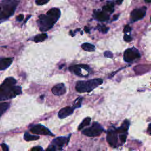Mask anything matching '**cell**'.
Segmentation results:
<instances>
[{"label": "cell", "instance_id": "obj_1", "mask_svg": "<svg viewBox=\"0 0 151 151\" xmlns=\"http://www.w3.org/2000/svg\"><path fill=\"white\" fill-rule=\"evenodd\" d=\"M16 83V80L11 77H7L4 80L0 87L1 101L14 98L21 93V87L15 86Z\"/></svg>", "mask_w": 151, "mask_h": 151}, {"label": "cell", "instance_id": "obj_2", "mask_svg": "<svg viewBox=\"0 0 151 151\" xmlns=\"http://www.w3.org/2000/svg\"><path fill=\"white\" fill-rule=\"evenodd\" d=\"M60 10L53 8L47 11L46 14H41L39 17L37 24L40 30L42 32L51 29L60 17Z\"/></svg>", "mask_w": 151, "mask_h": 151}, {"label": "cell", "instance_id": "obj_3", "mask_svg": "<svg viewBox=\"0 0 151 151\" xmlns=\"http://www.w3.org/2000/svg\"><path fill=\"white\" fill-rule=\"evenodd\" d=\"M18 4V0H3L0 7L1 21H3L13 16Z\"/></svg>", "mask_w": 151, "mask_h": 151}, {"label": "cell", "instance_id": "obj_4", "mask_svg": "<svg viewBox=\"0 0 151 151\" xmlns=\"http://www.w3.org/2000/svg\"><path fill=\"white\" fill-rule=\"evenodd\" d=\"M102 79H94L86 81H78L76 85V90L79 93L90 92L103 83Z\"/></svg>", "mask_w": 151, "mask_h": 151}, {"label": "cell", "instance_id": "obj_5", "mask_svg": "<svg viewBox=\"0 0 151 151\" xmlns=\"http://www.w3.org/2000/svg\"><path fill=\"white\" fill-rule=\"evenodd\" d=\"M103 131V127L98 123L96 122L89 128L83 131V134L89 137H96L100 135Z\"/></svg>", "mask_w": 151, "mask_h": 151}, {"label": "cell", "instance_id": "obj_6", "mask_svg": "<svg viewBox=\"0 0 151 151\" xmlns=\"http://www.w3.org/2000/svg\"><path fill=\"white\" fill-rule=\"evenodd\" d=\"M141 55L138 50L135 48H131L127 49L123 55V59L126 62H131L138 58H140Z\"/></svg>", "mask_w": 151, "mask_h": 151}, {"label": "cell", "instance_id": "obj_7", "mask_svg": "<svg viewBox=\"0 0 151 151\" xmlns=\"http://www.w3.org/2000/svg\"><path fill=\"white\" fill-rule=\"evenodd\" d=\"M146 13V7H143L141 8H137L133 10L131 14V21L135 22L143 18Z\"/></svg>", "mask_w": 151, "mask_h": 151}, {"label": "cell", "instance_id": "obj_8", "mask_svg": "<svg viewBox=\"0 0 151 151\" xmlns=\"http://www.w3.org/2000/svg\"><path fill=\"white\" fill-rule=\"evenodd\" d=\"M30 131L34 134L42 135H53L51 132L45 127L44 126L41 125H36L33 126Z\"/></svg>", "mask_w": 151, "mask_h": 151}, {"label": "cell", "instance_id": "obj_9", "mask_svg": "<svg viewBox=\"0 0 151 151\" xmlns=\"http://www.w3.org/2000/svg\"><path fill=\"white\" fill-rule=\"evenodd\" d=\"M84 68L87 72H89L90 67L87 65L85 64H79V65H74L69 67L70 71L73 72L77 76H83L82 74V69Z\"/></svg>", "mask_w": 151, "mask_h": 151}, {"label": "cell", "instance_id": "obj_10", "mask_svg": "<svg viewBox=\"0 0 151 151\" xmlns=\"http://www.w3.org/2000/svg\"><path fill=\"white\" fill-rule=\"evenodd\" d=\"M106 139L110 145L115 147L116 146L118 142L117 131H116L114 130L109 131L108 132Z\"/></svg>", "mask_w": 151, "mask_h": 151}, {"label": "cell", "instance_id": "obj_11", "mask_svg": "<svg viewBox=\"0 0 151 151\" xmlns=\"http://www.w3.org/2000/svg\"><path fill=\"white\" fill-rule=\"evenodd\" d=\"M52 93L56 96H62L66 93V88L63 83L58 84L52 88Z\"/></svg>", "mask_w": 151, "mask_h": 151}, {"label": "cell", "instance_id": "obj_12", "mask_svg": "<svg viewBox=\"0 0 151 151\" xmlns=\"http://www.w3.org/2000/svg\"><path fill=\"white\" fill-rule=\"evenodd\" d=\"M74 109V108H71L70 106L64 108L59 111V113H58V117L60 119H64L68 117V116L71 115L73 113Z\"/></svg>", "mask_w": 151, "mask_h": 151}, {"label": "cell", "instance_id": "obj_13", "mask_svg": "<svg viewBox=\"0 0 151 151\" xmlns=\"http://www.w3.org/2000/svg\"><path fill=\"white\" fill-rule=\"evenodd\" d=\"M94 17L99 21H106L109 19V16L105 11H94Z\"/></svg>", "mask_w": 151, "mask_h": 151}, {"label": "cell", "instance_id": "obj_14", "mask_svg": "<svg viewBox=\"0 0 151 151\" xmlns=\"http://www.w3.org/2000/svg\"><path fill=\"white\" fill-rule=\"evenodd\" d=\"M67 141V138L66 137L60 136L53 139V141H52V144L54 145L59 147L60 149H61V148L63 146V145L66 143Z\"/></svg>", "mask_w": 151, "mask_h": 151}, {"label": "cell", "instance_id": "obj_15", "mask_svg": "<svg viewBox=\"0 0 151 151\" xmlns=\"http://www.w3.org/2000/svg\"><path fill=\"white\" fill-rule=\"evenodd\" d=\"M13 62L12 58H2L0 60V69L1 70L7 68Z\"/></svg>", "mask_w": 151, "mask_h": 151}, {"label": "cell", "instance_id": "obj_16", "mask_svg": "<svg viewBox=\"0 0 151 151\" xmlns=\"http://www.w3.org/2000/svg\"><path fill=\"white\" fill-rule=\"evenodd\" d=\"M149 70V67L148 66L145 65H138L134 68V70L135 71L137 74H144L147 72Z\"/></svg>", "mask_w": 151, "mask_h": 151}, {"label": "cell", "instance_id": "obj_17", "mask_svg": "<svg viewBox=\"0 0 151 151\" xmlns=\"http://www.w3.org/2000/svg\"><path fill=\"white\" fill-rule=\"evenodd\" d=\"M129 126V122L127 120H126L123 122L122 125L116 130V131L118 133L126 132L127 130H128Z\"/></svg>", "mask_w": 151, "mask_h": 151}, {"label": "cell", "instance_id": "obj_18", "mask_svg": "<svg viewBox=\"0 0 151 151\" xmlns=\"http://www.w3.org/2000/svg\"><path fill=\"white\" fill-rule=\"evenodd\" d=\"M81 47H82L83 50L88 52H93L95 50V46L89 43H85L82 44Z\"/></svg>", "mask_w": 151, "mask_h": 151}, {"label": "cell", "instance_id": "obj_19", "mask_svg": "<svg viewBox=\"0 0 151 151\" xmlns=\"http://www.w3.org/2000/svg\"><path fill=\"white\" fill-rule=\"evenodd\" d=\"M114 3L112 2H108L107 3V4L106 5H104L103 7V11H105L106 13H112L114 10Z\"/></svg>", "mask_w": 151, "mask_h": 151}, {"label": "cell", "instance_id": "obj_20", "mask_svg": "<svg viewBox=\"0 0 151 151\" xmlns=\"http://www.w3.org/2000/svg\"><path fill=\"white\" fill-rule=\"evenodd\" d=\"M48 37L47 34L45 33H43L41 34H38L36 36H35L34 38V41L36 43H40L44 41Z\"/></svg>", "mask_w": 151, "mask_h": 151}, {"label": "cell", "instance_id": "obj_21", "mask_svg": "<svg viewBox=\"0 0 151 151\" xmlns=\"http://www.w3.org/2000/svg\"><path fill=\"white\" fill-rule=\"evenodd\" d=\"M24 138L26 141H36L39 139L40 137L39 136H34V135H31L30 133L26 132L24 134Z\"/></svg>", "mask_w": 151, "mask_h": 151}, {"label": "cell", "instance_id": "obj_22", "mask_svg": "<svg viewBox=\"0 0 151 151\" xmlns=\"http://www.w3.org/2000/svg\"><path fill=\"white\" fill-rule=\"evenodd\" d=\"M9 103L7 102H3L0 104V113H1V116H2L3 114L9 108Z\"/></svg>", "mask_w": 151, "mask_h": 151}, {"label": "cell", "instance_id": "obj_23", "mask_svg": "<svg viewBox=\"0 0 151 151\" xmlns=\"http://www.w3.org/2000/svg\"><path fill=\"white\" fill-rule=\"evenodd\" d=\"M90 122H91V118H89V117H87L86 118H85L83 121L81 123V124L79 125V127H78V129L79 130H80L83 129V127L87 126H89L90 123Z\"/></svg>", "mask_w": 151, "mask_h": 151}, {"label": "cell", "instance_id": "obj_24", "mask_svg": "<svg viewBox=\"0 0 151 151\" xmlns=\"http://www.w3.org/2000/svg\"><path fill=\"white\" fill-rule=\"evenodd\" d=\"M82 100H83V98H77L74 103V108H80L81 106V104H82Z\"/></svg>", "mask_w": 151, "mask_h": 151}, {"label": "cell", "instance_id": "obj_25", "mask_svg": "<svg viewBox=\"0 0 151 151\" xmlns=\"http://www.w3.org/2000/svg\"><path fill=\"white\" fill-rule=\"evenodd\" d=\"M50 0H36V3L37 5H43L47 4Z\"/></svg>", "mask_w": 151, "mask_h": 151}, {"label": "cell", "instance_id": "obj_26", "mask_svg": "<svg viewBox=\"0 0 151 151\" xmlns=\"http://www.w3.org/2000/svg\"><path fill=\"white\" fill-rule=\"evenodd\" d=\"M99 26V30L102 31L103 33H106L109 30V28L106 27L105 26Z\"/></svg>", "mask_w": 151, "mask_h": 151}, {"label": "cell", "instance_id": "obj_27", "mask_svg": "<svg viewBox=\"0 0 151 151\" xmlns=\"http://www.w3.org/2000/svg\"><path fill=\"white\" fill-rule=\"evenodd\" d=\"M123 39L126 42H130L132 40V37L130 36H129V35H127V34L125 35L124 37H123Z\"/></svg>", "mask_w": 151, "mask_h": 151}, {"label": "cell", "instance_id": "obj_28", "mask_svg": "<svg viewBox=\"0 0 151 151\" xmlns=\"http://www.w3.org/2000/svg\"><path fill=\"white\" fill-rule=\"evenodd\" d=\"M104 56H105L107 58H112L113 57V54L112 53H111L110 51H106L104 53Z\"/></svg>", "mask_w": 151, "mask_h": 151}, {"label": "cell", "instance_id": "obj_29", "mask_svg": "<svg viewBox=\"0 0 151 151\" xmlns=\"http://www.w3.org/2000/svg\"><path fill=\"white\" fill-rule=\"evenodd\" d=\"M31 151H43V149L42 147L37 146H35L32 148Z\"/></svg>", "mask_w": 151, "mask_h": 151}, {"label": "cell", "instance_id": "obj_30", "mask_svg": "<svg viewBox=\"0 0 151 151\" xmlns=\"http://www.w3.org/2000/svg\"><path fill=\"white\" fill-rule=\"evenodd\" d=\"M45 151H56V149L54 145H50Z\"/></svg>", "mask_w": 151, "mask_h": 151}, {"label": "cell", "instance_id": "obj_31", "mask_svg": "<svg viewBox=\"0 0 151 151\" xmlns=\"http://www.w3.org/2000/svg\"><path fill=\"white\" fill-rule=\"evenodd\" d=\"M1 148L3 151H9L8 146L5 144H1Z\"/></svg>", "mask_w": 151, "mask_h": 151}, {"label": "cell", "instance_id": "obj_32", "mask_svg": "<svg viewBox=\"0 0 151 151\" xmlns=\"http://www.w3.org/2000/svg\"><path fill=\"white\" fill-rule=\"evenodd\" d=\"M131 30V28L130 27V26H129V25L126 26L124 27V29H123L124 33H128V32H130Z\"/></svg>", "mask_w": 151, "mask_h": 151}, {"label": "cell", "instance_id": "obj_33", "mask_svg": "<svg viewBox=\"0 0 151 151\" xmlns=\"http://www.w3.org/2000/svg\"><path fill=\"white\" fill-rule=\"evenodd\" d=\"M23 19H24V15H22V14H20L17 16L16 17V20L17 21H22Z\"/></svg>", "mask_w": 151, "mask_h": 151}, {"label": "cell", "instance_id": "obj_34", "mask_svg": "<svg viewBox=\"0 0 151 151\" xmlns=\"http://www.w3.org/2000/svg\"><path fill=\"white\" fill-rule=\"evenodd\" d=\"M120 139H121V141H122V142L125 143L126 142V135H121Z\"/></svg>", "mask_w": 151, "mask_h": 151}, {"label": "cell", "instance_id": "obj_35", "mask_svg": "<svg viewBox=\"0 0 151 151\" xmlns=\"http://www.w3.org/2000/svg\"><path fill=\"white\" fill-rule=\"evenodd\" d=\"M122 1H123V0H116L117 4H119V5L121 4H122Z\"/></svg>", "mask_w": 151, "mask_h": 151}, {"label": "cell", "instance_id": "obj_36", "mask_svg": "<svg viewBox=\"0 0 151 151\" xmlns=\"http://www.w3.org/2000/svg\"><path fill=\"white\" fill-rule=\"evenodd\" d=\"M118 15H115L114 16V18H113V20L114 21V20H116L118 18Z\"/></svg>", "mask_w": 151, "mask_h": 151}, {"label": "cell", "instance_id": "obj_37", "mask_svg": "<svg viewBox=\"0 0 151 151\" xmlns=\"http://www.w3.org/2000/svg\"><path fill=\"white\" fill-rule=\"evenodd\" d=\"M85 30L86 32H87V33H89V31H90V30H89L87 27H85Z\"/></svg>", "mask_w": 151, "mask_h": 151}, {"label": "cell", "instance_id": "obj_38", "mask_svg": "<svg viewBox=\"0 0 151 151\" xmlns=\"http://www.w3.org/2000/svg\"><path fill=\"white\" fill-rule=\"evenodd\" d=\"M145 2L148 3H151V0H145Z\"/></svg>", "mask_w": 151, "mask_h": 151}, {"label": "cell", "instance_id": "obj_39", "mask_svg": "<svg viewBox=\"0 0 151 151\" xmlns=\"http://www.w3.org/2000/svg\"><path fill=\"white\" fill-rule=\"evenodd\" d=\"M149 130L150 131H151V123L149 124Z\"/></svg>", "mask_w": 151, "mask_h": 151}]
</instances>
